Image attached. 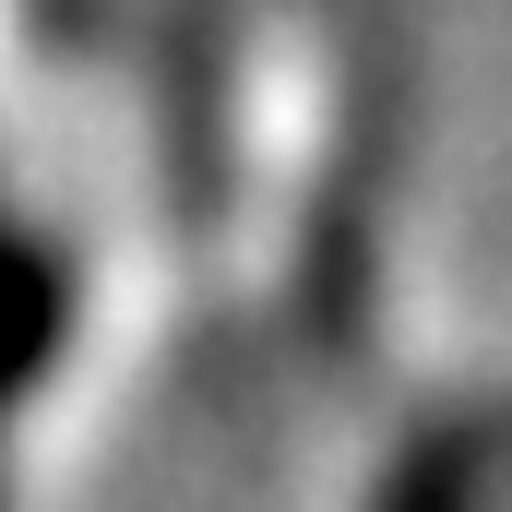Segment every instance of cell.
I'll return each mask as SVG.
<instances>
[{
    "instance_id": "cell-2",
    "label": "cell",
    "mask_w": 512,
    "mask_h": 512,
    "mask_svg": "<svg viewBox=\"0 0 512 512\" xmlns=\"http://www.w3.org/2000/svg\"><path fill=\"white\" fill-rule=\"evenodd\" d=\"M477 477H489V441L477 429H429L405 453V477L382 489V512H477Z\"/></svg>"
},
{
    "instance_id": "cell-1",
    "label": "cell",
    "mask_w": 512,
    "mask_h": 512,
    "mask_svg": "<svg viewBox=\"0 0 512 512\" xmlns=\"http://www.w3.org/2000/svg\"><path fill=\"white\" fill-rule=\"evenodd\" d=\"M48 346H60V262L0 227V405L48 370Z\"/></svg>"
}]
</instances>
